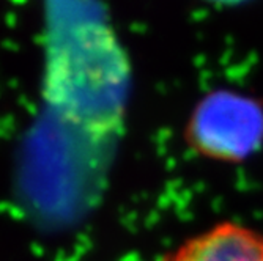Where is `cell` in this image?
Returning a JSON list of instances; mask_svg holds the SVG:
<instances>
[{
  "label": "cell",
  "instance_id": "cell-1",
  "mask_svg": "<svg viewBox=\"0 0 263 261\" xmlns=\"http://www.w3.org/2000/svg\"><path fill=\"white\" fill-rule=\"evenodd\" d=\"M263 137V109L258 103L232 91L205 96L184 126V142L197 156L240 162Z\"/></svg>",
  "mask_w": 263,
  "mask_h": 261
},
{
  "label": "cell",
  "instance_id": "cell-2",
  "mask_svg": "<svg viewBox=\"0 0 263 261\" xmlns=\"http://www.w3.org/2000/svg\"><path fill=\"white\" fill-rule=\"evenodd\" d=\"M159 261H263V233L240 222H219L184 239Z\"/></svg>",
  "mask_w": 263,
  "mask_h": 261
},
{
  "label": "cell",
  "instance_id": "cell-3",
  "mask_svg": "<svg viewBox=\"0 0 263 261\" xmlns=\"http://www.w3.org/2000/svg\"><path fill=\"white\" fill-rule=\"evenodd\" d=\"M213 2H221V4H235V2H243V0H213Z\"/></svg>",
  "mask_w": 263,
  "mask_h": 261
}]
</instances>
